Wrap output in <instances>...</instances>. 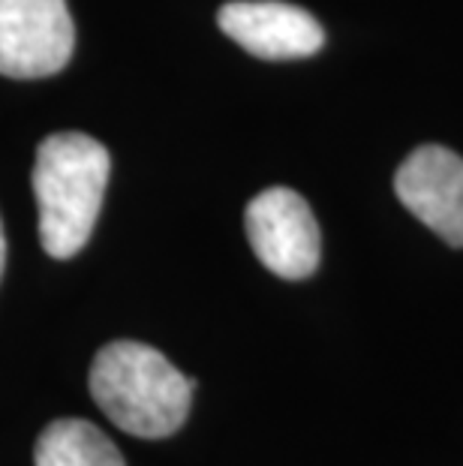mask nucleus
I'll return each mask as SVG.
<instances>
[{"mask_svg": "<svg viewBox=\"0 0 463 466\" xmlns=\"http://www.w3.org/2000/svg\"><path fill=\"white\" fill-rule=\"evenodd\" d=\"M73 46L66 0H0V76H55L73 57Z\"/></svg>", "mask_w": 463, "mask_h": 466, "instance_id": "obj_4", "label": "nucleus"}, {"mask_svg": "<svg viewBox=\"0 0 463 466\" xmlns=\"http://www.w3.org/2000/svg\"><path fill=\"white\" fill-rule=\"evenodd\" d=\"M112 157L85 133L48 136L36 147L34 196L39 208V244L52 259H73L100 217Z\"/></svg>", "mask_w": 463, "mask_h": 466, "instance_id": "obj_2", "label": "nucleus"}, {"mask_svg": "<svg viewBox=\"0 0 463 466\" xmlns=\"http://www.w3.org/2000/svg\"><path fill=\"white\" fill-rule=\"evenodd\" d=\"M403 208L451 247H463V160L442 145H421L394 175Z\"/></svg>", "mask_w": 463, "mask_h": 466, "instance_id": "obj_5", "label": "nucleus"}, {"mask_svg": "<svg viewBox=\"0 0 463 466\" xmlns=\"http://www.w3.org/2000/svg\"><path fill=\"white\" fill-rule=\"evenodd\" d=\"M193 380L160 350L139 340H115L91 364V398L106 419L139 440H166L190 415Z\"/></svg>", "mask_w": 463, "mask_h": 466, "instance_id": "obj_1", "label": "nucleus"}, {"mask_svg": "<svg viewBox=\"0 0 463 466\" xmlns=\"http://www.w3.org/2000/svg\"><path fill=\"white\" fill-rule=\"evenodd\" d=\"M216 25L262 61H295L317 55L325 34L307 9L283 0H232L216 13Z\"/></svg>", "mask_w": 463, "mask_h": 466, "instance_id": "obj_6", "label": "nucleus"}, {"mask_svg": "<svg viewBox=\"0 0 463 466\" xmlns=\"http://www.w3.org/2000/svg\"><path fill=\"white\" fill-rule=\"evenodd\" d=\"M36 466H126L121 449L85 419H57L39 433Z\"/></svg>", "mask_w": 463, "mask_h": 466, "instance_id": "obj_7", "label": "nucleus"}, {"mask_svg": "<svg viewBox=\"0 0 463 466\" xmlns=\"http://www.w3.org/2000/svg\"><path fill=\"white\" fill-rule=\"evenodd\" d=\"M250 247L271 274L304 280L319 268L322 238L310 205L289 187H268L244 214Z\"/></svg>", "mask_w": 463, "mask_h": 466, "instance_id": "obj_3", "label": "nucleus"}, {"mask_svg": "<svg viewBox=\"0 0 463 466\" xmlns=\"http://www.w3.org/2000/svg\"><path fill=\"white\" fill-rule=\"evenodd\" d=\"M4 265H6V238H4V223H0V277H4Z\"/></svg>", "mask_w": 463, "mask_h": 466, "instance_id": "obj_8", "label": "nucleus"}]
</instances>
